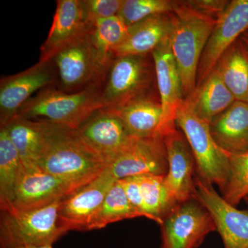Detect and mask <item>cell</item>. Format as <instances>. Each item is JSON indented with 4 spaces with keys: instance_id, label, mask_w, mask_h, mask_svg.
<instances>
[{
    "instance_id": "cell-1",
    "label": "cell",
    "mask_w": 248,
    "mask_h": 248,
    "mask_svg": "<svg viewBox=\"0 0 248 248\" xmlns=\"http://www.w3.org/2000/svg\"><path fill=\"white\" fill-rule=\"evenodd\" d=\"M40 122L44 146L39 166L76 190L107 169V164L85 141L78 129L45 120Z\"/></svg>"
},
{
    "instance_id": "cell-2",
    "label": "cell",
    "mask_w": 248,
    "mask_h": 248,
    "mask_svg": "<svg viewBox=\"0 0 248 248\" xmlns=\"http://www.w3.org/2000/svg\"><path fill=\"white\" fill-rule=\"evenodd\" d=\"M171 18L170 43L182 78L183 94L187 99L197 87L201 58L217 21L175 1Z\"/></svg>"
},
{
    "instance_id": "cell-3",
    "label": "cell",
    "mask_w": 248,
    "mask_h": 248,
    "mask_svg": "<svg viewBox=\"0 0 248 248\" xmlns=\"http://www.w3.org/2000/svg\"><path fill=\"white\" fill-rule=\"evenodd\" d=\"M102 85L73 93L54 86L46 88L21 107L17 117L48 120L78 128L94 111L104 108L101 99Z\"/></svg>"
},
{
    "instance_id": "cell-4",
    "label": "cell",
    "mask_w": 248,
    "mask_h": 248,
    "mask_svg": "<svg viewBox=\"0 0 248 248\" xmlns=\"http://www.w3.org/2000/svg\"><path fill=\"white\" fill-rule=\"evenodd\" d=\"M176 124L190 145L197 177L205 184L218 186L222 195L229 177V158L214 140L210 124L196 115L184 100L176 113Z\"/></svg>"
},
{
    "instance_id": "cell-5",
    "label": "cell",
    "mask_w": 248,
    "mask_h": 248,
    "mask_svg": "<svg viewBox=\"0 0 248 248\" xmlns=\"http://www.w3.org/2000/svg\"><path fill=\"white\" fill-rule=\"evenodd\" d=\"M61 202L31 210L1 211V248L53 246L67 233L59 221Z\"/></svg>"
},
{
    "instance_id": "cell-6",
    "label": "cell",
    "mask_w": 248,
    "mask_h": 248,
    "mask_svg": "<svg viewBox=\"0 0 248 248\" xmlns=\"http://www.w3.org/2000/svg\"><path fill=\"white\" fill-rule=\"evenodd\" d=\"M117 57L108 68L102 85L104 108L115 109L133 99L153 93L156 81L153 57Z\"/></svg>"
},
{
    "instance_id": "cell-7",
    "label": "cell",
    "mask_w": 248,
    "mask_h": 248,
    "mask_svg": "<svg viewBox=\"0 0 248 248\" xmlns=\"http://www.w3.org/2000/svg\"><path fill=\"white\" fill-rule=\"evenodd\" d=\"M51 60L56 71L55 87L66 93H78L102 85L107 74L90 42L87 28L82 35L62 48Z\"/></svg>"
},
{
    "instance_id": "cell-8",
    "label": "cell",
    "mask_w": 248,
    "mask_h": 248,
    "mask_svg": "<svg viewBox=\"0 0 248 248\" xmlns=\"http://www.w3.org/2000/svg\"><path fill=\"white\" fill-rule=\"evenodd\" d=\"M161 248H198L217 231L213 217L195 197L179 203L160 225Z\"/></svg>"
},
{
    "instance_id": "cell-9",
    "label": "cell",
    "mask_w": 248,
    "mask_h": 248,
    "mask_svg": "<svg viewBox=\"0 0 248 248\" xmlns=\"http://www.w3.org/2000/svg\"><path fill=\"white\" fill-rule=\"evenodd\" d=\"M56 71L52 60L41 62L25 71L0 80V126L17 117L21 107L34 94L50 86H55Z\"/></svg>"
},
{
    "instance_id": "cell-10",
    "label": "cell",
    "mask_w": 248,
    "mask_h": 248,
    "mask_svg": "<svg viewBox=\"0 0 248 248\" xmlns=\"http://www.w3.org/2000/svg\"><path fill=\"white\" fill-rule=\"evenodd\" d=\"M107 169L117 181L146 174L166 176L169 163L164 139L133 138L108 163Z\"/></svg>"
},
{
    "instance_id": "cell-11",
    "label": "cell",
    "mask_w": 248,
    "mask_h": 248,
    "mask_svg": "<svg viewBox=\"0 0 248 248\" xmlns=\"http://www.w3.org/2000/svg\"><path fill=\"white\" fill-rule=\"evenodd\" d=\"M76 191L39 165L22 163L14 201L9 210L4 211L40 208L63 200Z\"/></svg>"
},
{
    "instance_id": "cell-12",
    "label": "cell",
    "mask_w": 248,
    "mask_h": 248,
    "mask_svg": "<svg viewBox=\"0 0 248 248\" xmlns=\"http://www.w3.org/2000/svg\"><path fill=\"white\" fill-rule=\"evenodd\" d=\"M248 30V0H232L217 21L204 49L198 72L197 86L208 78L225 52Z\"/></svg>"
},
{
    "instance_id": "cell-13",
    "label": "cell",
    "mask_w": 248,
    "mask_h": 248,
    "mask_svg": "<svg viewBox=\"0 0 248 248\" xmlns=\"http://www.w3.org/2000/svg\"><path fill=\"white\" fill-rule=\"evenodd\" d=\"M194 196L208 210L225 248H248V211L240 210L196 175Z\"/></svg>"
},
{
    "instance_id": "cell-14",
    "label": "cell",
    "mask_w": 248,
    "mask_h": 248,
    "mask_svg": "<svg viewBox=\"0 0 248 248\" xmlns=\"http://www.w3.org/2000/svg\"><path fill=\"white\" fill-rule=\"evenodd\" d=\"M107 169L92 182L62 200L59 221L67 232L86 231L91 218L105 200L116 182Z\"/></svg>"
},
{
    "instance_id": "cell-15",
    "label": "cell",
    "mask_w": 248,
    "mask_h": 248,
    "mask_svg": "<svg viewBox=\"0 0 248 248\" xmlns=\"http://www.w3.org/2000/svg\"><path fill=\"white\" fill-rule=\"evenodd\" d=\"M160 103L163 111V138L177 128L176 113L184 99L179 68L170 43V36L152 53Z\"/></svg>"
},
{
    "instance_id": "cell-16",
    "label": "cell",
    "mask_w": 248,
    "mask_h": 248,
    "mask_svg": "<svg viewBox=\"0 0 248 248\" xmlns=\"http://www.w3.org/2000/svg\"><path fill=\"white\" fill-rule=\"evenodd\" d=\"M163 139L169 163L165 184L178 203H182L195 197V157L186 137L177 128L166 133Z\"/></svg>"
},
{
    "instance_id": "cell-17",
    "label": "cell",
    "mask_w": 248,
    "mask_h": 248,
    "mask_svg": "<svg viewBox=\"0 0 248 248\" xmlns=\"http://www.w3.org/2000/svg\"><path fill=\"white\" fill-rule=\"evenodd\" d=\"M77 129L107 166L133 138L120 117L107 108L94 111Z\"/></svg>"
},
{
    "instance_id": "cell-18",
    "label": "cell",
    "mask_w": 248,
    "mask_h": 248,
    "mask_svg": "<svg viewBox=\"0 0 248 248\" xmlns=\"http://www.w3.org/2000/svg\"><path fill=\"white\" fill-rule=\"evenodd\" d=\"M46 40L40 48L39 62L50 61L62 48L86 31L81 0H58Z\"/></svg>"
},
{
    "instance_id": "cell-19",
    "label": "cell",
    "mask_w": 248,
    "mask_h": 248,
    "mask_svg": "<svg viewBox=\"0 0 248 248\" xmlns=\"http://www.w3.org/2000/svg\"><path fill=\"white\" fill-rule=\"evenodd\" d=\"M110 110L120 117L133 138L162 137V108L159 97H156L154 93Z\"/></svg>"
},
{
    "instance_id": "cell-20",
    "label": "cell",
    "mask_w": 248,
    "mask_h": 248,
    "mask_svg": "<svg viewBox=\"0 0 248 248\" xmlns=\"http://www.w3.org/2000/svg\"><path fill=\"white\" fill-rule=\"evenodd\" d=\"M212 136L227 154L248 153V103L235 101L210 124Z\"/></svg>"
},
{
    "instance_id": "cell-21",
    "label": "cell",
    "mask_w": 248,
    "mask_h": 248,
    "mask_svg": "<svg viewBox=\"0 0 248 248\" xmlns=\"http://www.w3.org/2000/svg\"><path fill=\"white\" fill-rule=\"evenodd\" d=\"M170 14L156 15L129 27L128 34L115 51V58L121 56H146L170 34Z\"/></svg>"
},
{
    "instance_id": "cell-22",
    "label": "cell",
    "mask_w": 248,
    "mask_h": 248,
    "mask_svg": "<svg viewBox=\"0 0 248 248\" xmlns=\"http://www.w3.org/2000/svg\"><path fill=\"white\" fill-rule=\"evenodd\" d=\"M185 100L196 115L210 124L236 101L215 69Z\"/></svg>"
},
{
    "instance_id": "cell-23",
    "label": "cell",
    "mask_w": 248,
    "mask_h": 248,
    "mask_svg": "<svg viewBox=\"0 0 248 248\" xmlns=\"http://www.w3.org/2000/svg\"><path fill=\"white\" fill-rule=\"evenodd\" d=\"M214 69L236 101L248 103V50L241 39L225 52Z\"/></svg>"
},
{
    "instance_id": "cell-24",
    "label": "cell",
    "mask_w": 248,
    "mask_h": 248,
    "mask_svg": "<svg viewBox=\"0 0 248 248\" xmlns=\"http://www.w3.org/2000/svg\"><path fill=\"white\" fill-rule=\"evenodd\" d=\"M129 27L120 16L98 19L87 25V35L101 65L108 70L116 48L128 34Z\"/></svg>"
},
{
    "instance_id": "cell-25",
    "label": "cell",
    "mask_w": 248,
    "mask_h": 248,
    "mask_svg": "<svg viewBox=\"0 0 248 248\" xmlns=\"http://www.w3.org/2000/svg\"><path fill=\"white\" fill-rule=\"evenodd\" d=\"M23 164H37L42 156L44 137L38 120L17 117L4 125Z\"/></svg>"
},
{
    "instance_id": "cell-26",
    "label": "cell",
    "mask_w": 248,
    "mask_h": 248,
    "mask_svg": "<svg viewBox=\"0 0 248 248\" xmlns=\"http://www.w3.org/2000/svg\"><path fill=\"white\" fill-rule=\"evenodd\" d=\"M143 210L146 218L159 226L178 202L165 184V176L146 174L138 176Z\"/></svg>"
},
{
    "instance_id": "cell-27",
    "label": "cell",
    "mask_w": 248,
    "mask_h": 248,
    "mask_svg": "<svg viewBox=\"0 0 248 248\" xmlns=\"http://www.w3.org/2000/svg\"><path fill=\"white\" fill-rule=\"evenodd\" d=\"M22 161L4 127L0 126V210H9L14 201L15 191Z\"/></svg>"
},
{
    "instance_id": "cell-28",
    "label": "cell",
    "mask_w": 248,
    "mask_h": 248,
    "mask_svg": "<svg viewBox=\"0 0 248 248\" xmlns=\"http://www.w3.org/2000/svg\"><path fill=\"white\" fill-rule=\"evenodd\" d=\"M137 217H142L129 202L120 181H116L102 205L91 218L86 231L102 229L110 223Z\"/></svg>"
},
{
    "instance_id": "cell-29",
    "label": "cell",
    "mask_w": 248,
    "mask_h": 248,
    "mask_svg": "<svg viewBox=\"0 0 248 248\" xmlns=\"http://www.w3.org/2000/svg\"><path fill=\"white\" fill-rule=\"evenodd\" d=\"M228 155L229 177L226 190L221 196L228 203L236 207L248 195V153Z\"/></svg>"
},
{
    "instance_id": "cell-30",
    "label": "cell",
    "mask_w": 248,
    "mask_h": 248,
    "mask_svg": "<svg viewBox=\"0 0 248 248\" xmlns=\"http://www.w3.org/2000/svg\"><path fill=\"white\" fill-rule=\"evenodd\" d=\"M174 4L170 0H123L119 16L130 27L156 15L170 14Z\"/></svg>"
},
{
    "instance_id": "cell-31",
    "label": "cell",
    "mask_w": 248,
    "mask_h": 248,
    "mask_svg": "<svg viewBox=\"0 0 248 248\" xmlns=\"http://www.w3.org/2000/svg\"><path fill=\"white\" fill-rule=\"evenodd\" d=\"M81 2L88 25L98 19L119 16L123 0H81Z\"/></svg>"
},
{
    "instance_id": "cell-32",
    "label": "cell",
    "mask_w": 248,
    "mask_h": 248,
    "mask_svg": "<svg viewBox=\"0 0 248 248\" xmlns=\"http://www.w3.org/2000/svg\"><path fill=\"white\" fill-rule=\"evenodd\" d=\"M187 6L195 10L200 14L218 20L221 15L226 11L231 1L228 0H187L184 1Z\"/></svg>"
},
{
    "instance_id": "cell-33",
    "label": "cell",
    "mask_w": 248,
    "mask_h": 248,
    "mask_svg": "<svg viewBox=\"0 0 248 248\" xmlns=\"http://www.w3.org/2000/svg\"><path fill=\"white\" fill-rule=\"evenodd\" d=\"M119 181L122 184L129 202L133 205L134 208L138 210L142 217H145L138 176L127 177Z\"/></svg>"
},
{
    "instance_id": "cell-34",
    "label": "cell",
    "mask_w": 248,
    "mask_h": 248,
    "mask_svg": "<svg viewBox=\"0 0 248 248\" xmlns=\"http://www.w3.org/2000/svg\"><path fill=\"white\" fill-rule=\"evenodd\" d=\"M240 39L242 41L243 43L244 44V45L246 46V48H247L248 50V30L246 31V32L240 37Z\"/></svg>"
},
{
    "instance_id": "cell-35",
    "label": "cell",
    "mask_w": 248,
    "mask_h": 248,
    "mask_svg": "<svg viewBox=\"0 0 248 248\" xmlns=\"http://www.w3.org/2000/svg\"><path fill=\"white\" fill-rule=\"evenodd\" d=\"M16 248H53V246H26V247H20Z\"/></svg>"
},
{
    "instance_id": "cell-36",
    "label": "cell",
    "mask_w": 248,
    "mask_h": 248,
    "mask_svg": "<svg viewBox=\"0 0 248 248\" xmlns=\"http://www.w3.org/2000/svg\"><path fill=\"white\" fill-rule=\"evenodd\" d=\"M244 202H245V203H246V205H247V208H248V195L247 196V197H246V198L244 199Z\"/></svg>"
}]
</instances>
